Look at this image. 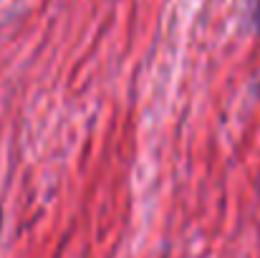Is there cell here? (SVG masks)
<instances>
[{"instance_id":"cell-2","label":"cell","mask_w":260,"mask_h":258,"mask_svg":"<svg viewBox=\"0 0 260 258\" xmlns=\"http://www.w3.org/2000/svg\"><path fill=\"white\" fill-rule=\"evenodd\" d=\"M0 223H3V218H0Z\"/></svg>"},{"instance_id":"cell-1","label":"cell","mask_w":260,"mask_h":258,"mask_svg":"<svg viewBox=\"0 0 260 258\" xmlns=\"http://www.w3.org/2000/svg\"><path fill=\"white\" fill-rule=\"evenodd\" d=\"M255 23H260V0H258V5H255Z\"/></svg>"}]
</instances>
